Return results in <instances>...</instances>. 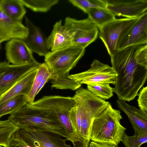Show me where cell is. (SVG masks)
<instances>
[{
    "mask_svg": "<svg viewBox=\"0 0 147 147\" xmlns=\"http://www.w3.org/2000/svg\"><path fill=\"white\" fill-rule=\"evenodd\" d=\"M140 45L126 47L110 56L111 67L117 75L113 91L119 99L128 102L133 100L146 81L147 63L136 56Z\"/></svg>",
    "mask_w": 147,
    "mask_h": 147,
    "instance_id": "obj_1",
    "label": "cell"
},
{
    "mask_svg": "<svg viewBox=\"0 0 147 147\" xmlns=\"http://www.w3.org/2000/svg\"><path fill=\"white\" fill-rule=\"evenodd\" d=\"M75 106L69 113L73 133L69 141L88 147L90 142L94 119L110 104L93 94L87 88L80 87L73 97Z\"/></svg>",
    "mask_w": 147,
    "mask_h": 147,
    "instance_id": "obj_2",
    "label": "cell"
},
{
    "mask_svg": "<svg viewBox=\"0 0 147 147\" xmlns=\"http://www.w3.org/2000/svg\"><path fill=\"white\" fill-rule=\"evenodd\" d=\"M85 49L72 45L62 49L51 51L45 57V63L52 73L51 87L60 89L77 90L82 85L69 77V71L84 55Z\"/></svg>",
    "mask_w": 147,
    "mask_h": 147,
    "instance_id": "obj_3",
    "label": "cell"
},
{
    "mask_svg": "<svg viewBox=\"0 0 147 147\" xmlns=\"http://www.w3.org/2000/svg\"><path fill=\"white\" fill-rule=\"evenodd\" d=\"M8 119L19 129L53 133L66 138L67 136L55 113L34 107L29 103L10 114Z\"/></svg>",
    "mask_w": 147,
    "mask_h": 147,
    "instance_id": "obj_4",
    "label": "cell"
},
{
    "mask_svg": "<svg viewBox=\"0 0 147 147\" xmlns=\"http://www.w3.org/2000/svg\"><path fill=\"white\" fill-rule=\"evenodd\" d=\"M120 111L113 108L111 103L94 120L90 140L102 144L118 145L121 142L126 128L120 123Z\"/></svg>",
    "mask_w": 147,
    "mask_h": 147,
    "instance_id": "obj_5",
    "label": "cell"
},
{
    "mask_svg": "<svg viewBox=\"0 0 147 147\" xmlns=\"http://www.w3.org/2000/svg\"><path fill=\"white\" fill-rule=\"evenodd\" d=\"M139 18L116 19L99 28V38L110 56L117 50L120 41Z\"/></svg>",
    "mask_w": 147,
    "mask_h": 147,
    "instance_id": "obj_6",
    "label": "cell"
},
{
    "mask_svg": "<svg viewBox=\"0 0 147 147\" xmlns=\"http://www.w3.org/2000/svg\"><path fill=\"white\" fill-rule=\"evenodd\" d=\"M64 26L72 39V45L85 49L96 40L99 34L98 28L88 18L77 20L67 17Z\"/></svg>",
    "mask_w": 147,
    "mask_h": 147,
    "instance_id": "obj_7",
    "label": "cell"
},
{
    "mask_svg": "<svg viewBox=\"0 0 147 147\" xmlns=\"http://www.w3.org/2000/svg\"><path fill=\"white\" fill-rule=\"evenodd\" d=\"M116 76V72L112 67L95 59L89 69L70 75L69 77L81 85L106 83L115 85Z\"/></svg>",
    "mask_w": 147,
    "mask_h": 147,
    "instance_id": "obj_8",
    "label": "cell"
},
{
    "mask_svg": "<svg viewBox=\"0 0 147 147\" xmlns=\"http://www.w3.org/2000/svg\"><path fill=\"white\" fill-rule=\"evenodd\" d=\"M73 97L60 96H47L30 103L38 108L45 109L55 113L66 129L70 128L71 125L69 113L75 105Z\"/></svg>",
    "mask_w": 147,
    "mask_h": 147,
    "instance_id": "obj_9",
    "label": "cell"
},
{
    "mask_svg": "<svg viewBox=\"0 0 147 147\" xmlns=\"http://www.w3.org/2000/svg\"><path fill=\"white\" fill-rule=\"evenodd\" d=\"M23 140L31 147H72L66 143V138L51 132L35 129L18 130Z\"/></svg>",
    "mask_w": 147,
    "mask_h": 147,
    "instance_id": "obj_10",
    "label": "cell"
},
{
    "mask_svg": "<svg viewBox=\"0 0 147 147\" xmlns=\"http://www.w3.org/2000/svg\"><path fill=\"white\" fill-rule=\"evenodd\" d=\"M5 49L7 62L12 65L31 64L37 66L40 64L34 59L32 52L22 39L13 38L9 40Z\"/></svg>",
    "mask_w": 147,
    "mask_h": 147,
    "instance_id": "obj_11",
    "label": "cell"
},
{
    "mask_svg": "<svg viewBox=\"0 0 147 147\" xmlns=\"http://www.w3.org/2000/svg\"><path fill=\"white\" fill-rule=\"evenodd\" d=\"M106 8L115 16L139 18L147 12V0H105Z\"/></svg>",
    "mask_w": 147,
    "mask_h": 147,
    "instance_id": "obj_12",
    "label": "cell"
},
{
    "mask_svg": "<svg viewBox=\"0 0 147 147\" xmlns=\"http://www.w3.org/2000/svg\"><path fill=\"white\" fill-rule=\"evenodd\" d=\"M35 66H37L31 64L17 65L10 64L6 61L0 62V96L18 82L31 68Z\"/></svg>",
    "mask_w": 147,
    "mask_h": 147,
    "instance_id": "obj_13",
    "label": "cell"
},
{
    "mask_svg": "<svg viewBox=\"0 0 147 147\" xmlns=\"http://www.w3.org/2000/svg\"><path fill=\"white\" fill-rule=\"evenodd\" d=\"M147 44V12L140 17L119 43L117 50L126 47Z\"/></svg>",
    "mask_w": 147,
    "mask_h": 147,
    "instance_id": "obj_14",
    "label": "cell"
},
{
    "mask_svg": "<svg viewBox=\"0 0 147 147\" xmlns=\"http://www.w3.org/2000/svg\"><path fill=\"white\" fill-rule=\"evenodd\" d=\"M25 23L28 34L23 40L32 52L45 57L50 51L47 44V38L40 29L26 17Z\"/></svg>",
    "mask_w": 147,
    "mask_h": 147,
    "instance_id": "obj_15",
    "label": "cell"
},
{
    "mask_svg": "<svg viewBox=\"0 0 147 147\" xmlns=\"http://www.w3.org/2000/svg\"><path fill=\"white\" fill-rule=\"evenodd\" d=\"M116 103L119 109L128 117L134 129V135L139 137L147 135V113L122 100L117 99Z\"/></svg>",
    "mask_w": 147,
    "mask_h": 147,
    "instance_id": "obj_16",
    "label": "cell"
},
{
    "mask_svg": "<svg viewBox=\"0 0 147 147\" xmlns=\"http://www.w3.org/2000/svg\"><path fill=\"white\" fill-rule=\"evenodd\" d=\"M28 29L21 22L15 20L0 9V39L4 41L12 39H24Z\"/></svg>",
    "mask_w": 147,
    "mask_h": 147,
    "instance_id": "obj_17",
    "label": "cell"
},
{
    "mask_svg": "<svg viewBox=\"0 0 147 147\" xmlns=\"http://www.w3.org/2000/svg\"><path fill=\"white\" fill-rule=\"evenodd\" d=\"M38 66L31 68L18 82L0 96V104L19 95H28L36 74Z\"/></svg>",
    "mask_w": 147,
    "mask_h": 147,
    "instance_id": "obj_18",
    "label": "cell"
},
{
    "mask_svg": "<svg viewBox=\"0 0 147 147\" xmlns=\"http://www.w3.org/2000/svg\"><path fill=\"white\" fill-rule=\"evenodd\" d=\"M48 46L51 51L66 48L72 45V39L61 20L54 25L50 34L47 38Z\"/></svg>",
    "mask_w": 147,
    "mask_h": 147,
    "instance_id": "obj_19",
    "label": "cell"
},
{
    "mask_svg": "<svg viewBox=\"0 0 147 147\" xmlns=\"http://www.w3.org/2000/svg\"><path fill=\"white\" fill-rule=\"evenodd\" d=\"M0 9L10 18L20 22L26 12L20 0H0Z\"/></svg>",
    "mask_w": 147,
    "mask_h": 147,
    "instance_id": "obj_20",
    "label": "cell"
},
{
    "mask_svg": "<svg viewBox=\"0 0 147 147\" xmlns=\"http://www.w3.org/2000/svg\"><path fill=\"white\" fill-rule=\"evenodd\" d=\"M86 13L98 29L116 19L115 15L107 8H92Z\"/></svg>",
    "mask_w": 147,
    "mask_h": 147,
    "instance_id": "obj_21",
    "label": "cell"
},
{
    "mask_svg": "<svg viewBox=\"0 0 147 147\" xmlns=\"http://www.w3.org/2000/svg\"><path fill=\"white\" fill-rule=\"evenodd\" d=\"M27 103L26 96L20 95L0 104V118L3 115L17 111Z\"/></svg>",
    "mask_w": 147,
    "mask_h": 147,
    "instance_id": "obj_22",
    "label": "cell"
},
{
    "mask_svg": "<svg viewBox=\"0 0 147 147\" xmlns=\"http://www.w3.org/2000/svg\"><path fill=\"white\" fill-rule=\"evenodd\" d=\"M49 68L45 63H40L37 67V72L30 90L26 96L28 103H32L34 102L38 88L45 73Z\"/></svg>",
    "mask_w": 147,
    "mask_h": 147,
    "instance_id": "obj_23",
    "label": "cell"
},
{
    "mask_svg": "<svg viewBox=\"0 0 147 147\" xmlns=\"http://www.w3.org/2000/svg\"><path fill=\"white\" fill-rule=\"evenodd\" d=\"M24 6L36 12H45L57 4L58 0H20Z\"/></svg>",
    "mask_w": 147,
    "mask_h": 147,
    "instance_id": "obj_24",
    "label": "cell"
},
{
    "mask_svg": "<svg viewBox=\"0 0 147 147\" xmlns=\"http://www.w3.org/2000/svg\"><path fill=\"white\" fill-rule=\"evenodd\" d=\"M19 129L8 119L0 120V146L6 147L11 137Z\"/></svg>",
    "mask_w": 147,
    "mask_h": 147,
    "instance_id": "obj_25",
    "label": "cell"
},
{
    "mask_svg": "<svg viewBox=\"0 0 147 147\" xmlns=\"http://www.w3.org/2000/svg\"><path fill=\"white\" fill-rule=\"evenodd\" d=\"M87 89L93 94L105 100L113 96V88L109 84H97L87 85Z\"/></svg>",
    "mask_w": 147,
    "mask_h": 147,
    "instance_id": "obj_26",
    "label": "cell"
},
{
    "mask_svg": "<svg viewBox=\"0 0 147 147\" xmlns=\"http://www.w3.org/2000/svg\"><path fill=\"white\" fill-rule=\"evenodd\" d=\"M69 1L86 13L92 8H106L105 0H69Z\"/></svg>",
    "mask_w": 147,
    "mask_h": 147,
    "instance_id": "obj_27",
    "label": "cell"
},
{
    "mask_svg": "<svg viewBox=\"0 0 147 147\" xmlns=\"http://www.w3.org/2000/svg\"><path fill=\"white\" fill-rule=\"evenodd\" d=\"M121 142L125 147H140L147 142V135L138 137L129 136L125 133Z\"/></svg>",
    "mask_w": 147,
    "mask_h": 147,
    "instance_id": "obj_28",
    "label": "cell"
},
{
    "mask_svg": "<svg viewBox=\"0 0 147 147\" xmlns=\"http://www.w3.org/2000/svg\"><path fill=\"white\" fill-rule=\"evenodd\" d=\"M6 147H31L23 140L18 131L12 135Z\"/></svg>",
    "mask_w": 147,
    "mask_h": 147,
    "instance_id": "obj_29",
    "label": "cell"
},
{
    "mask_svg": "<svg viewBox=\"0 0 147 147\" xmlns=\"http://www.w3.org/2000/svg\"><path fill=\"white\" fill-rule=\"evenodd\" d=\"M138 95L137 101L140 109L147 113V86L143 87Z\"/></svg>",
    "mask_w": 147,
    "mask_h": 147,
    "instance_id": "obj_30",
    "label": "cell"
},
{
    "mask_svg": "<svg viewBox=\"0 0 147 147\" xmlns=\"http://www.w3.org/2000/svg\"><path fill=\"white\" fill-rule=\"evenodd\" d=\"M53 78L52 73L49 70L45 73L36 92V95L39 93L45 84L48 81L52 80Z\"/></svg>",
    "mask_w": 147,
    "mask_h": 147,
    "instance_id": "obj_31",
    "label": "cell"
},
{
    "mask_svg": "<svg viewBox=\"0 0 147 147\" xmlns=\"http://www.w3.org/2000/svg\"><path fill=\"white\" fill-rule=\"evenodd\" d=\"M88 147H119L118 145L102 144L93 141L90 142Z\"/></svg>",
    "mask_w": 147,
    "mask_h": 147,
    "instance_id": "obj_32",
    "label": "cell"
},
{
    "mask_svg": "<svg viewBox=\"0 0 147 147\" xmlns=\"http://www.w3.org/2000/svg\"><path fill=\"white\" fill-rule=\"evenodd\" d=\"M73 145H74V147H83L79 143H76Z\"/></svg>",
    "mask_w": 147,
    "mask_h": 147,
    "instance_id": "obj_33",
    "label": "cell"
},
{
    "mask_svg": "<svg viewBox=\"0 0 147 147\" xmlns=\"http://www.w3.org/2000/svg\"><path fill=\"white\" fill-rule=\"evenodd\" d=\"M4 41L2 39H0V45L3 42H4Z\"/></svg>",
    "mask_w": 147,
    "mask_h": 147,
    "instance_id": "obj_34",
    "label": "cell"
},
{
    "mask_svg": "<svg viewBox=\"0 0 147 147\" xmlns=\"http://www.w3.org/2000/svg\"><path fill=\"white\" fill-rule=\"evenodd\" d=\"M0 147H1V146H0Z\"/></svg>",
    "mask_w": 147,
    "mask_h": 147,
    "instance_id": "obj_35",
    "label": "cell"
}]
</instances>
